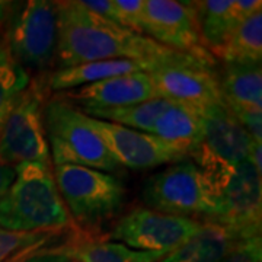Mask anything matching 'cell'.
Returning a JSON list of instances; mask_svg holds the SVG:
<instances>
[{
  "label": "cell",
  "instance_id": "obj_1",
  "mask_svg": "<svg viewBox=\"0 0 262 262\" xmlns=\"http://www.w3.org/2000/svg\"><path fill=\"white\" fill-rule=\"evenodd\" d=\"M56 6L58 41L54 61L58 69L117 58L150 66L175 53L151 38L99 18L83 8L79 0L56 2Z\"/></svg>",
  "mask_w": 262,
  "mask_h": 262
},
{
  "label": "cell",
  "instance_id": "obj_2",
  "mask_svg": "<svg viewBox=\"0 0 262 262\" xmlns=\"http://www.w3.org/2000/svg\"><path fill=\"white\" fill-rule=\"evenodd\" d=\"M0 200V227L12 232H61L76 229L58 192L50 165L20 163Z\"/></svg>",
  "mask_w": 262,
  "mask_h": 262
},
{
  "label": "cell",
  "instance_id": "obj_3",
  "mask_svg": "<svg viewBox=\"0 0 262 262\" xmlns=\"http://www.w3.org/2000/svg\"><path fill=\"white\" fill-rule=\"evenodd\" d=\"M44 124L48 147L56 165H79L113 172L120 168L102 139L88 124L86 115L63 99L46 103Z\"/></svg>",
  "mask_w": 262,
  "mask_h": 262
},
{
  "label": "cell",
  "instance_id": "obj_4",
  "mask_svg": "<svg viewBox=\"0 0 262 262\" xmlns=\"http://www.w3.org/2000/svg\"><path fill=\"white\" fill-rule=\"evenodd\" d=\"M5 27V42L25 70H44L54 61L58 41L56 2L10 3Z\"/></svg>",
  "mask_w": 262,
  "mask_h": 262
},
{
  "label": "cell",
  "instance_id": "obj_5",
  "mask_svg": "<svg viewBox=\"0 0 262 262\" xmlns=\"http://www.w3.org/2000/svg\"><path fill=\"white\" fill-rule=\"evenodd\" d=\"M53 175L76 226L98 225L113 217L124 203L125 188L108 172L79 165H56Z\"/></svg>",
  "mask_w": 262,
  "mask_h": 262
},
{
  "label": "cell",
  "instance_id": "obj_6",
  "mask_svg": "<svg viewBox=\"0 0 262 262\" xmlns=\"http://www.w3.org/2000/svg\"><path fill=\"white\" fill-rule=\"evenodd\" d=\"M47 83L31 80L0 127V160L9 166L20 163L50 165V147L44 124Z\"/></svg>",
  "mask_w": 262,
  "mask_h": 262
},
{
  "label": "cell",
  "instance_id": "obj_7",
  "mask_svg": "<svg viewBox=\"0 0 262 262\" xmlns=\"http://www.w3.org/2000/svg\"><path fill=\"white\" fill-rule=\"evenodd\" d=\"M149 208L165 214L211 219L217 208V194L204 172L192 160L173 163L150 177L144 187Z\"/></svg>",
  "mask_w": 262,
  "mask_h": 262
},
{
  "label": "cell",
  "instance_id": "obj_8",
  "mask_svg": "<svg viewBox=\"0 0 262 262\" xmlns=\"http://www.w3.org/2000/svg\"><path fill=\"white\" fill-rule=\"evenodd\" d=\"M195 57L175 51L172 56L150 64L151 77L159 98L185 103L195 110L223 102L219 76Z\"/></svg>",
  "mask_w": 262,
  "mask_h": 262
},
{
  "label": "cell",
  "instance_id": "obj_9",
  "mask_svg": "<svg viewBox=\"0 0 262 262\" xmlns=\"http://www.w3.org/2000/svg\"><path fill=\"white\" fill-rule=\"evenodd\" d=\"M141 34L160 46L214 66V57L200 35L192 2L144 0Z\"/></svg>",
  "mask_w": 262,
  "mask_h": 262
},
{
  "label": "cell",
  "instance_id": "obj_10",
  "mask_svg": "<svg viewBox=\"0 0 262 262\" xmlns=\"http://www.w3.org/2000/svg\"><path fill=\"white\" fill-rule=\"evenodd\" d=\"M201 222L137 207L115 225L111 237L141 252L168 255L200 229Z\"/></svg>",
  "mask_w": 262,
  "mask_h": 262
},
{
  "label": "cell",
  "instance_id": "obj_11",
  "mask_svg": "<svg viewBox=\"0 0 262 262\" xmlns=\"http://www.w3.org/2000/svg\"><path fill=\"white\" fill-rule=\"evenodd\" d=\"M261 172L246 159L234 166L217 196L214 215L207 220L230 227L242 239L261 236Z\"/></svg>",
  "mask_w": 262,
  "mask_h": 262
},
{
  "label": "cell",
  "instance_id": "obj_12",
  "mask_svg": "<svg viewBox=\"0 0 262 262\" xmlns=\"http://www.w3.org/2000/svg\"><path fill=\"white\" fill-rule=\"evenodd\" d=\"M86 121L102 139L108 151L120 166L150 169L166 163H179L188 158L175 146L147 133L131 130L89 115H86Z\"/></svg>",
  "mask_w": 262,
  "mask_h": 262
},
{
  "label": "cell",
  "instance_id": "obj_13",
  "mask_svg": "<svg viewBox=\"0 0 262 262\" xmlns=\"http://www.w3.org/2000/svg\"><path fill=\"white\" fill-rule=\"evenodd\" d=\"M56 98L77 103L86 113L136 105L156 99L159 95L147 72H136L66 91Z\"/></svg>",
  "mask_w": 262,
  "mask_h": 262
},
{
  "label": "cell",
  "instance_id": "obj_14",
  "mask_svg": "<svg viewBox=\"0 0 262 262\" xmlns=\"http://www.w3.org/2000/svg\"><path fill=\"white\" fill-rule=\"evenodd\" d=\"M203 121V143L198 146L210 156L229 166L248 159L252 137L236 120L226 103L210 105L198 110Z\"/></svg>",
  "mask_w": 262,
  "mask_h": 262
},
{
  "label": "cell",
  "instance_id": "obj_15",
  "mask_svg": "<svg viewBox=\"0 0 262 262\" xmlns=\"http://www.w3.org/2000/svg\"><path fill=\"white\" fill-rule=\"evenodd\" d=\"M192 5L203 44L213 57L242 20L262 10L261 0H206Z\"/></svg>",
  "mask_w": 262,
  "mask_h": 262
},
{
  "label": "cell",
  "instance_id": "obj_16",
  "mask_svg": "<svg viewBox=\"0 0 262 262\" xmlns=\"http://www.w3.org/2000/svg\"><path fill=\"white\" fill-rule=\"evenodd\" d=\"M242 237L230 227L206 220L200 229L159 262H222Z\"/></svg>",
  "mask_w": 262,
  "mask_h": 262
},
{
  "label": "cell",
  "instance_id": "obj_17",
  "mask_svg": "<svg viewBox=\"0 0 262 262\" xmlns=\"http://www.w3.org/2000/svg\"><path fill=\"white\" fill-rule=\"evenodd\" d=\"M150 66L143 61L117 58V60H103L92 61L83 64L70 66L57 69L47 80V88L51 91H72L86 84L96 83L115 76L130 75L136 72H147Z\"/></svg>",
  "mask_w": 262,
  "mask_h": 262
},
{
  "label": "cell",
  "instance_id": "obj_18",
  "mask_svg": "<svg viewBox=\"0 0 262 262\" xmlns=\"http://www.w3.org/2000/svg\"><path fill=\"white\" fill-rule=\"evenodd\" d=\"M219 82L229 110L262 111L261 63H225Z\"/></svg>",
  "mask_w": 262,
  "mask_h": 262
},
{
  "label": "cell",
  "instance_id": "obj_19",
  "mask_svg": "<svg viewBox=\"0 0 262 262\" xmlns=\"http://www.w3.org/2000/svg\"><path fill=\"white\" fill-rule=\"evenodd\" d=\"M151 136L166 141L191 156L203 143V121L198 110L181 102H172L156 121Z\"/></svg>",
  "mask_w": 262,
  "mask_h": 262
},
{
  "label": "cell",
  "instance_id": "obj_20",
  "mask_svg": "<svg viewBox=\"0 0 262 262\" xmlns=\"http://www.w3.org/2000/svg\"><path fill=\"white\" fill-rule=\"evenodd\" d=\"M57 251L75 262H159L165 256L163 253L136 251L118 242L84 233L73 236L70 242L57 248Z\"/></svg>",
  "mask_w": 262,
  "mask_h": 262
},
{
  "label": "cell",
  "instance_id": "obj_21",
  "mask_svg": "<svg viewBox=\"0 0 262 262\" xmlns=\"http://www.w3.org/2000/svg\"><path fill=\"white\" fill-rule=\"evenodd\" d=\"M214 56L225 63H261L262 10L242 20Z\"/></svg>",
  "mask_w": 262,
  "mask_h": 262
},
{
  "label": "cell",
  "instance_id": "obj_22",
  "mask_svg": "<svg viewBox=\"0 0 262 262\" xmlns=\"http://www.w3.org/2000/svg\"><path fill=\"white\" fill-rule=\"evenodd\" d=\"M172 102L173 101H169L165 98H156V99H150V101L136 103V105L113 108V110H95V111H86L84 114L92 118H98L102 121L127 127L131 130L151 134L156 121L172 105Z\"/></svg>",
  "mask_w": 262,
  "mask_h": 262
},
{
  "label": "cell",
  "instance_id": "obj_23",
  "mask_svg": "<svg viewBox=\"0 0 262 262\" xmlns=\"http://www.w3.org/2000/svg\"><path fill=\"white\" fill-rule=\"evenodd\" d=\"M29 82L28 72L13 58L5 38L0 37V127Z\"/></svg>",
  "mask_w": 262,
  "mask_h": 262
},
{
  "label": "cell",
  "instance_id": "obj_24",
  "mask_svg": "<svg viewBox=\"0 0 262 262\" xmlns=\"http://www.w3.org/2000/svg\"><path fill=\"white\" fill-rule=\"evenodd\" d=\"M61 232H12L0 227V262H16L31 253L46 249Z\"/></svg>",
  "mask_w": 262,
  "mask_h": 262
},
{
  "label": "cell",
  "instance_id": "obj_25",
  "mask_svg": "<svg viewBox=\"0 0 262 262\" xmlns=\"http://www.w3.org/2000/svg\"><path fill=\"white\" fill-rule=\"evenodd\" d=\"M114 5L117 12V24L122 28L141 34L144 0H114Z\"/></svg>",
  "mask_w": 262,
  "mask_h": 262
},
{
  "label": "cell",
  "instance_id": "obj_26",
  "mask_svg": "<svg viewBox=\"0 0 262 262\" xmlns=\"http://www.w3.org/2000/svg\"><path fill=\"white\" fill-rule=\"evenodd\" d=\"M261 236L242 239L222 262H262Z\"/></svg>",
  "mask_w": 262,
  "mask_h": 262
},
{
  "label": "cell",
  "instance_id": "obj_27",
  "mask_svg": "<svg viewBox=\"0 0 262 262\" xmlns=\"http://www.w3.org/2000/svg\"><path fill=\"white\" fill-rule=\"evenodd\" d=\"M79 2H80V5L83 8H86L95 15H98L99 18H103L117 24V12H115L114 0H83V2L79 0Z\"/></svg>",
  "mask_w": 262,
  "mask_h": 262
},
{
  "label": "cell",
  "instance_id": "obj_28",
  "mask_svg": "<svg viewBox=\"0 0 262 262\" xmlns=\"http://www.w3.org/2000/svg\"><path fill=\"white\" fill-rule=\"evenodd\" d=\"M16 262H75L72 258L66 256L63 253H60L57 249H51V248H46V249H41L38 252H34L25 256V258H20Z\"/></svg>",
  "mask_w": 262,
  "mask_h": 262
},
{
  "label": "cell",
  "instance_id": "obj_29",
  "mask_svg": "<svg viewBox=\"0 0 262 262\" xmlns=\"http://www.w3.org/2000/svg\"><path fill=\"white\" fill-rule=\"evenodd\" d=\"M15 177H16L15 168L6 165V163H3V162L0 160V200L5 196V194L8 192V189L10 188V185L13 184Z\"/></svg>",
  "mask_w": 262,
  "mask_h": 262
},
{
  "label": "cell",
  "instance_id": "obj_30",
  "mask_svg": "<svg viewBox=\"0 0 262 262\" xmlns=\"http://www.w3.org/2000/svg\"><path fill=\"white\" fill-rule=\"evenodd\" d=\"M9 6V2H0V24H5V19H6V15H8Z\"/></svg>",
  "mask_w": 262,
  "mask_h": 262
}]
</instances>
